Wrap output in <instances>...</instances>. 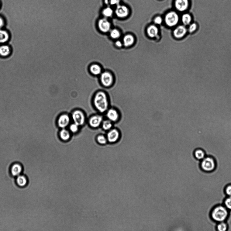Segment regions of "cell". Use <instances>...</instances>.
<instances>
[{
    "instance_id": "22",
    "label": "cell",
    "mask_w": 231,
    "mask_h": 231,
    "mask_svg": "<svg viewBox=\"0 0 231 231\" xmlns=\"http://www.w3.org/2000/svg\"><path fill=\"white\" fill-rule=\"evenodd\" d=\"M9 38L8 33L6 31L0 30V43L6 42Z\"/></svg>"
},
{
    "instance_id": "5",
    "label": "cell",
    "mask_w": 231,
    "mask_h": 231,
    "mask_svg": "<svg viewBox=\"0 0 231 231\" xmlns=\"http://www.w3.org/2000/svg\"><path fill=\"white\" fill-rule=\"evenodd\" d=\"M111 23L107 18H104L100 19L98 22L99 30L103 33H105L109 31L111 28Z\"/></svg>"
},
{
    "instance_id": "17",
    "label": "cell",
    "mask_w": 231,
    "mask_h": 231,
    "mask_svg": "<svg viewBox=\"0 0 231 231\" xmlns=\"http://www.w3.org/2000/svg\"><path fill=\"white\" fill-rule=\"evenodd\" d=\"M16 182L19 187H25L27 183V178L23 175H19L17 176L16 179Z\"/></svg>"
},
{
    "instance_id": "2",
    "label": "cell",
    "mask_w": 231,
    "mask_h": 231,
    "mask_svg": "<svg viewBox=\"0 0 231 231\" xmlns=\"http://www.w3.org/2000/svg\"><path fill=\"white\" fill-rule=\"evenodd\" d=\"M95 107L101 112H104L108 110L109 103L105 93L100 91L96 94L94 98Z\"/></svg>"
},
{
    "instance_id": "19",
    "label": "cell",
    "mask_w": 231,
    "mask_h": 231,
    "mask_svg": "<svg viewBox=\"0 0 231 231\" xmlns=\"http://www.w3.org/2000/svg\"><path fill=\"white\" fill-rule=\"evenodd\" d=\"M89 70L92 74L96 75L101 74L102 71L101 66L97 64L91 65L89 68Z\"/></svg>"
},
{
    "instance_id": "4",
    "label": "cell",
    "mask_w": 231,
    "mask_h": 231,
    "mask_svg": "<svg viewBox=\"0 0 231 231\" xmlns=\"http://www.w3.org/2000/svg\"><path fill=\"white\" fill-rule=\"evenodd\" d=\"M179 20V16L175 12L172 11L168 13L165 17V23L169 26H173L176 25Z\"/></svg>"
},
{
    "instance_id": "34",
    "label": "cell",
    "mask_w": 231,
    "mask_h": 231,
    "mask_svg": "<svg viewBox=\"0 0 231 231\" xmlns=\"http://www.w3.org/2000/svg\"><path fill=\"white\" fill-rule=\"evenodd\" d=\"M226 194L228 196H231V184L227 185L225 189Z\"/></svg>"
},
{
    "instance_id": "29",
    "label": "cell",
    "mask_w": 231,
    "mask_h": 231,
    "mask_svg": "<svg viewBox=\"0 0 231 231\" xmlns=\"http://www.w3.org/2000/svg\"><path fill=\"white\" fill-rule=\"evenodd\" d=\"M112 126V124L110 120H106L103 123L102 127L105 130H109L111 128Z\"/></svg>"
},
{
    "instance_id": "9",
    "label": "cell",
    "mask_w": 231,
    "mask_h": 231,
    "mask_svg": "<svg viewBox=\"0 0 231 231\" xmlns=\"http://www.w3.org/2000/svg\"><path fill=\"white\" fill-rule=\"evenodd\" d=\"M189 2L188 0H175V6L178 11L183 12L188 8Z\"/></svg>"
},
{
    "instance_id": "13",
    "label": "cell",
    "mask_w": 231,
    "mask_h": 231,
    "mask_svg": "<svg viewBox=\"0 0 231 231\" xmlns=\"http://www.w3.org/2000/svg\"><path fill=\"white\" fill-rule=\"evenodd\" d=\"M206 156L205 151L201 148H196L193 152V156L195 159L198 160H202Z\"/></svg>"
},
{
    "instance_id": "14",
    "label": "cell",
    "mask_w": 231,
    "mask_h": 231,
    "mask_svg": "<svg viewBox=\"0 0 231 231\" xmlns=\"http://www.w3.org/2000/svg\"><path fill=\"white\" fill-rule=\"evenodd\" d=\"M10 170L13 176L17 177L21 174L23 171V167L20 164L16 163L12 165Z\"/></svg>"
},
{
    "instance_id": "16",
    "label": "cell",
    "mask_w": 231,
    "mask_h": 231,
    "mask_svg": "<svg viewBox=\"0 0 231 231\" xmlns=\"http://www.w3.org/2000/svg\"><path fill=\"white\" fill-rule=\"evenodd\" d=\"M107 116L111 121L115 122L119 118V114L116 110L111 109H109L107 113Z\"/></svg>"
},
{
    "instance_id": "31",
    "label": "cell",
    "mask_w": 231,
    "mask_h": 231,
    "mask_svg": "<svg viewBox=\"0 0 231 231\" xmlns=\"http://www.w3.org/2000/svg\"><path fill=\"white\" fill-rule=\"evenodd\" d=\"M98 142L100 144H104L107 142V139L105 136H99L97 138Z\"/></svg>"
},
{
    "instance_id": "23",
    "label": "cell",
    "mask_w": 231,
    "mask_h": 231,
    "mask_svg": "<svg viewBox=\"0 0 231 231\" xmlns=\"http://www.w3.org/2000/svg\"><path fill=\"white\" fill-rule=\"evenodd\" d=\"M60 136L62 140L66 141L70 138V134L68 130L64 129L60 131Z\"/></svg>"
},
{
    "instance_id": "28",
    "label": "cell",
    "mask_w": 231,
    "mask_h": 231,
    "mask_svg": "<svg viewBox=\"0 0 231 231\" xmlns=\"http://www.w3.org/2000/svg\"><path fill=\"white\" fill-rule=\"evenodd\" d=\"M110 36L113 39L118 38L120 36V33L119 31L116 29L112 30L110 33Z\"/></svg>"
},
{
    "instance_id": "8",
    "label": "cell",
    "mask_w": 231,
    "mask_h": 231,
    "mask_svg": "<svg viewBox=\"0 0 231 231\" xmlns=\"http://www.w3.org/2000/svg\"><path fill=\"white\" fill-rule=\"evenodd\" d=\"M116 15L119 18H124L128 15L129 10L125 6L118 5L115 10Z\"/></svg>"
},
{
    "instance_id": "21",
    "label": "cell",
    "mask_w": 231,
    "mask_h": 231,
    "mask_svg": "<svg viewBox=\"0 0 231 231\" xmlns=\"http://www.w3.org/2000/svg\"><path fill=\"white\" fill-rule=\"evenodd\" d=\"M134 42V38L131 35H127L123 38L124 46L126 47L131 46Z\"/></svg>"
},
{
    "instance_id": "30",
    "label": "cell",
    "mask_w": 231,
    "mask_h": 231,
    "mask_svg": "<svg viewBox=\"0 0 231 231\" xmlns=\"http://www.w3.org/2000/svg\"><path fill=\"white\" fill-rule=\"evenodd\" d=\"M224 204L227 209L231 210V196H229L225 199Z\"/></svg>"
},
{
    "instance_id": "37",
    "label": "cell",
    "mask_w": 231,
    "mask_h": 231,
    "mask_svg": "<svg viewBox=\"0 0 231 231\" xmlns=\"http://www.w3.org/2000/svg\"><path fill=\"white\" fill-rule=\"evenodd\" d=\"M3 24H4V22H3V19L0 18V28L3 26Z\"/></svg>"
},
{
    "instance_id": "25",
    "label": "cell",
    "mask_w": 231,
    "mask_h": 231,
    "mask_svg": "<svg viewBox=\"0 0 231 231\" xmlns=\"http://www.w3.org/2000/svg\"><path fill=\"white\" fill-rule=\"evenodd\" d=\"M192 21V18L190 15L185 14L182 16V22L185 26H188L190 24Z\"/></svg>"
},
{
    "instance_id": "20",
    "label": "cell",
    "mask_w": 231,
    "mask_h": 231,
    "mask_svg": "<svg viewBox=\"0 0 231 231\" xmlns=\"http://www.w3.org/2000/svg\"><path fill=\"white\" fill-rule=\"evenodd\" d=\"M102 14L104 18H107L113 16V11L111 7L107 6L102 10Z\"/></svg>"
},
{
    "instance_id": "27",
    "label": "cell",
    "mask_w": 231,
    "mask_h": 231,
    "mask_svg": "<svg viewBox=\"0 0 231 231\" xmlns=\"http://www.w3.org/2000/svg\"><path fill=\"white\" fill-rule=\"evenodd\" d=\"M104 1L107 6L111 7L119 5V0H104Z\"/></svg>"
},
{
    "instance_id": "36",
    "label": "cell",
    "mask_w": 231,
    "mask_h": 231,
    "mask_svg": "<svg viewBox=\"0 0 231 231\" xmlns=\"http://www.w3.org/2000/svg\"><path fill=\"white\" fill-rule=\"evenodd\" d=\"M116 46L118 47H121L122 46V44L119 41H117L115 43Z\"/></svg>"
},
{
    "instance_id": "15",
    "label": "cell",
    "mask_w": 231,
    "mask_h": 231,
    "mask_svg": "<svg viewBox=\"0 0 231 231\" xmlns=\"http://www.w3.org/2000/svg\"><path fill=\"white\" fill-rule=\"evenodd\" d=\"M102 117L100 116H93L89 120V124L92 127L97 128L99 127L102 121Z\"/></svg>"
},
{
    "instance_id": "24",
    "label": "cell",
    "mask_w": 231,
    "mask_h": 231,
    "mask_svg": "<svg viewBox=\"0 0 231 231\" xmlns=\"http://www.w3.org/2000/svg\"><path fill=\"white\" fill-rule=\"evenodd\" d=\"M10 52V47L7 46H3L0 47V55L3 56H8Z\"/></svg>"
},
{
    "instance_id": "12",
    "label": "cell",
    "mask_w": 231,
    "mask_h": 231,
    "mask_svg": "<svg viewBox=\"0 0 231 231\" xmlns=\"http://www.w3.org/2000/svg\"><path fill=\"white\" fill-rule=\"evenodd\" d=\"M187 32V30L185 27L183 26H180L174 30V34L175 38H181L185 35Z\"/></svg>"
},
{
    "instance_id": "35",
    "label": "cell",
    "mask_w": 231,
    "mask_h": 231,
    "mask_svg": "<svg viewBox=\"0 0 231 231\" xmlns=\"http://www.w3.org/2000/svg\"><path fill=\"white\" fill-rule=\"evenodd\" d=\"M154 22L158 25H160L163 22V19L161 17L158 16L154 19Z\"/></svg>"
},
{
    "instance_id": "3",
    "label": "cell",
    "mask_w": 231,
    "mask_h": 231,
    "mask_svg": "<svg viewBox=\"0 0 231 231\" xmlns=\"http://www.w3.org/2000/svg\"><path fill=\"white\" fill-rule=\"evenodd\" d=\"M200 165L202 170L206 172H211L215 169L217 162L214 157L210 156H207L201 161Z\"/></svg>"
},
{
    "instance_id": "26",
    "label": "cell",
    "mask_w": 231,
    "mask_h": 231,
    "mask_svg": "<svg viewBox=\"0 0 231 231\" xmlns=\"http://www.w3.org/2000/svg\"><path fill=\"white\" fill-rule=\"evenodd\" d=\"M216 229L219 231H225L228 229V226L224 222H221L217 225Z\"/></svg>"
},
{
    "instance_id": "11",
    "label": "cell",
    "mask_w": 231,
    "mask_h": 231,
    "mask_svg": "<svg viewBox=\"0 0 231 231\" xmlns=\"http://www.w3.org/2000/svg\"><path fill=\"white\" fill-rule=\"evenodd\" d=\"M70 119L69 117L67 115L61 116L59 118L58 124L59 126L62 128L66 127L69 124Z\"/></svg>"
},
{
    "instance_id": "6",
    "label": "cell",
    "mask_w": 231,
    "mask_h": 231,
    "mask_svg": "<svg viewBox=\"0 0 231 231\" xmlns=\"http://www.w3.org/2000/svg\"><path fill=\"white\" fill-rule=\"evenodd\" d=\"M72 119L74 123L79 126L84 125L85 122V116L83 113L79 110H76L72 114Z\"/></svg>"
},
{
    "instance_id": "33",
    "label": "cell",
    "mask_w": 231,
    "mask_h": 231,
    "mask_svg": "<svg viewBox=\"0 0 231 231\" xmlns=\"http://www.w3.org/2000/svg\"><path fill=\"white\" fill-rule=\"evenodd\" d=\"M197 25L195 23H193L189 26L188 31L189 33H192L195 31L197 29Z\"/></svg>"
},
{
    "instance_id": "18",
    "label": "cell",
    "mask_w": 231,
    "mask_h": 231,
    "mask_svg": "<svg viewBox=\"0 0 231 231\" xmlns=\"http://www.w3.org/2000/svg\"><path fill=\"white\" fill-rule=\"evenodd\" d=\"M158 30L157 27L155 26H151L147 29V33L151 38L156 37L158 35Z\"/></svg>"
},
{
    "instance_id": "10",
    "label": "cell",
    "mask_w": 231,
    "mask_h": 231,
    "mask_svg": "<svg viewBox=\"0 0 231 231\" xmlns=\"http://www.w3.org/2000/svg\"><path fill=\"white\" fill-rule=\"evenodd\" d=\"M120 133L116 129H113L109 131L107 134V139L110 143H115L119 139Z\"/></svg>"
},
{
    "instance_id": "32",
    "label": "cell",
    "mask_w": 231,
    "mask_h": 231,
    "mask_svg": "<svg viewBox=\"0 0 231 231\" xmlns=\"http://www.w3.org/2000/svg\"><path fill=\"white\" fill-rule=\"evenodd\" d=\"M78 126L75 123L72 124L70 127V129L71 132L73 133L76 132L78 130Z\"/></svg>"
},
{
    "instance_id": "1",
    "label": "cell",
    "mask_w": 231,
    "mask_h": 231,
    "mask_svg": "<svg viewBox=\"0 0 231 231\" xmlns=\"http://www.w3.org/2000/svg\"><path fill=\"white\" fill-rule=\"evenodd\" d=\"M229 216L228 209L225 206L218 205L214 208L211 213V216L213 221L217 222H224Z\"/></svg>"
},
{
    "instance_id": "7",
    "label": "cell",
    "mask_w": 231,
    "mask_h": 231,
    "mask_svg": "<svg viewBox=\"0 0 231 231\" xmlns=\"http://www.w3.org/2000/svg\"><path fill=\"white\" fill-rule=\"evenodd\" d=\"M100 79L102 84L105 87H109L112 84L113 80L112 75L108 71L103 72Z\"/></svg>"
}]
</instances>
